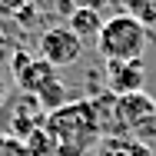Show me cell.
<instances>
[{
  "label": "cell",
  "instance_id": "obj_1",
  "mask_svg": "<svg viewBox=\"0 0 156 156\" xmlns=\"http://www.w3.org/2000/svg\"><path fill=\"white\" fill-rule=\"evenodd\" d=\"M43 129L53 136L57 156H87L103 140L100 120H96V110L90 100H70L60 110L47 113Z\"/></svg>",
  "mask_w": 156,
  "mask_h": 156
},
{
  "label": "cell",
  "instance_id": "obj_2",
  "mask_svg": "<svg viewBox=\"0 0 156 156\" xmlns=\"http://www.w3.org/2000/svg\"><path fill=\"white\" fill-rule=\"evenodd\" d=\"M153 33L129 13H113L103 20V30L96 37V50L103 60H143Z\"/></svg>",
  "mask_w": 156,
  "mask_h": 156
},
{
  "label": "cell",
  "instance_id": "obj_3",
  "mask_svg": "<svg viewBox=\"0 0 156 156\" xmlns=\"http://www.w3.org/2000/svg\"><path fill=\"white\" fill-rule=\"evenodd\" d=\"M40 57L50 60L57 70L60 66H73V63L83 57V40L70 30L66 23L63 27H50V30H43V37H40Z\"/></svg>",
  "mask_w": 156,
  "mask_h": 156
},
{
  "label": "cell",
  "instance_id": "obj_4",
  "mask_svg": "<svg viewBox=\"0 0 156 156\" xmlns=\"http://www.w3.org/2000/svg\"><path fill=\"white\" fill-rule=\"evenodd\" d=\"M106 90L116 96L126 93H140L143 83H146V63L143 60H106Z\"/></svg>",
  "mask_w": 156,
  "mask_h": 156
},
{
  "label": "cell",
  "instance_id": "obj_5",
  "mask_svg": "<svg viewBox=\"0 0 156 156\" xmlns=\"http://www.w3.org/2000/svg\"><path fill=\"white\" fill-rule=\"evenodd\" d=\"M47 123V110L40 106V100L30 93H20V100L10 106V136H17V140H27L33 129H40V126Z\"/></svg>",
  "mask_w": 156,
  "mask_h": 156
},
{
  "label": "cell",
  "instance_id": "obj_6",
  "mask_svg": "<svg viewBox=\"0 0 156 156\" xmlns=\"http://www.w3.org/2000/svg\"><path fill=\"white\" fill-rule=\"evenodd\" d=\"M90 103H93L96 110V120H100V133L106 136V140H116V136H129V126L123 120V110H120V96L116 93H96L90 96Z\"/></svg>",
  "mask_w": 156,
  "mask_h": 156
},
{
  "label": "cell",
  "instance_id": "obj_7",
  "mask_svg": "<svg viewBox=\"0 0 156 156\" xmlns=\"http://www.w3.org/2000/svg\"><path fill=\"white\" fill-rule=\"evenodd\" d=\"M17 87H20V93H30V96H37L47 83H53L57 80V66L50 60H43V57H30V60L23 63L17 73Z\"/></svg>",
  "mask_w": 156,
  "mask_h": 156
},
{
  "label": "cell",
  "instance_id": "obj_8",
  "mask_svg": "<svg viewBox=\"0 0 156 156\" xmlns=\"http://www.w3.org/2000/svg\"><path fill=\"white\" fill-rule=\"evenodd\" d=\"M103 13L100 10H83V7H76L70 17H66V27L76 33L83 43H96V37H100V30H103Z\"/></svg>",
  "mask_w": 156,
  "mask_h": 156
},
{
  "label": "cell",
  "instance_id": "obj_9",
  "mask_svg": "<svg viewBox=\"0 0 156 156\" xmlns=\"http://www.w3.org/2000/svg\"><path fill=\"white\" fill-rule=\"evenodd\" d=\"M103 156H153V150L140 143L136 136H116L103 143Z\"/></svg>",
  "mask_w": 156,
  "mask_h": 156
},
{
  "label": "cell",
  "instance_id": "obj_10",
  "mask_svg": "<svg viewBox=\"0 0 156 156\" xmlns=\"http://www.w3.org/2000/svg\"><path fill=\"white\" fill-rule=\"evenodd\" d=\"M120 3V13H129L136 17L143 27H156V0H116Z\"/></svg>",
  "mask_w": 156,
  "mask_h": 156
},
{
  "label": "cell",
  "instance_id": "obj_11",
  "mask_svg": "<svg viewBox=\"0 0 156 156\" xmlns=\"http://www.w3.org/2000/svg\"><path fill=\"white\" fill-rule=\"evenodd\" d=\"M37 100H40V106H43L47 113H53V110H60L63 103H70V90H66V83L57 76L53 83H47V87L37 93Z\"/></svg>",
  "mask_w": 156,
  "mask_h": 156
},
{
  "label": "cell",
  "instance_id": "obj_12",
  "mask_svg": "<svg viewBox=\"0 0 156 156\" xmlns=\"http://www.w3.org/2000/svg\"><path fill=\"white\" fill-rule=\"evenodd\" d=\"M23 146H27V153L30 156H57V146H53V136L40 126V129H33L30 136L23 140Z\"/></svg>",
  "mask_w": 156,
  "mask_h": 156
},
{
  "label": "cell",
  "instance_id": "obj_13",
  "mask_svg": "<svg viewBox=\"0 0 156 156\" xmlns=\"http://www.w3.org/2000/svg\"><path fill=\"white\" fill-rule=\"evenodd\" d=\"M0 156H30V153H27L23 140H17L10 133H0Z\"/></svg>",
  "mask_w": 156,
  "mask_h": 156
},
{
  "label": "cell",
  "instance_id": "obj_14",
  "mask_svg": "<svg viewBox=\"0 0 156 156\" xmlns=\"http://www.w3.org/2000/svg\"><path fill=\"white\" fill-rule=\"evenodd\" d=\"M73 7H83V10H106L110 7V0H73Z\"/></svg>",
  "mask_w": 156,
  "mask_h": 156
},
{
  "label": "cell",
  "instance_id": "obj_15",
  "mask_svg": "<svg viewBox=\"0 0 156 156\" xmlns=\"http://www.w3.org/2000/svg\"><path fill=\"white\" fill-rule=\"evenodd\" d=\"M53 3H57V10H60L63 17H70V13L76 10V7H73V0H53Z\"/></svg>",
  "mask_w": 156,
  "mask_h": 156
},
{
  "label": "cell",
  "instance_id": "obj_16",
  "mask_svg": "<svg viewBox=\"0 0 156 156\" xmlns=\"http://www.w3.org/2000/svg\"><path fill=\"white\" fill-rule=\"evenodd\" d=\"M33 17H37L33 7H20V23H33Z\"/></svg>",
  "mask_w": 156,
  "mask_h": 156
},
{
  "label": "cell",
  "instance_id": "obj_17",
  "mask_svg": "<svg viewBox=\"0 0 156 156\" xmlns=\"http://www.w3.org/2000/svg\"><path fill=\"white\" fill-rule=\"evenodd\" d=\"M3 103H7V80L0 76V110H3Z\"/></svg>",
  "mask_w": 156,
  "mask_h": 156
}]
</instances>
